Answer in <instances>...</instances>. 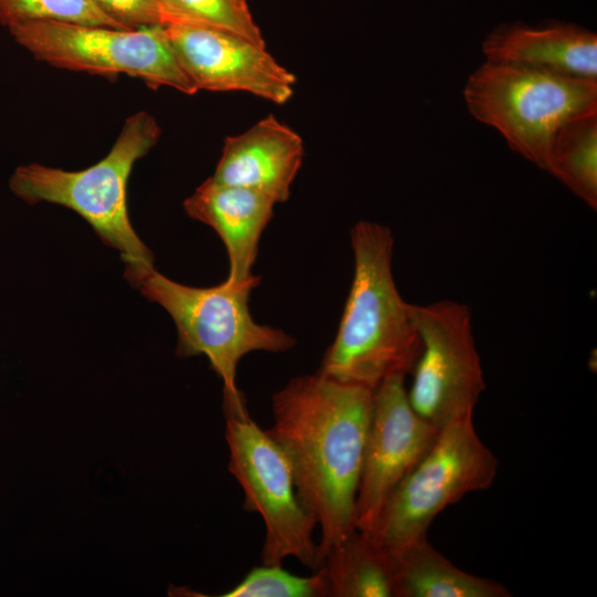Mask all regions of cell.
<instances>
[{
    "mask_svg": "<svg viewBox=\"0 0 597 597\" xmlns=\"http://www.w3.org/2000/svg\"><path fill=\"white\" fill-rule=\"evenodd\" d=\"M374 392L317 371L292 378L272 396L273 425L266 431L285 452L298 499L321 530V563L356 530Z\"/></svg>",
    "mask_w": 597,
    "mask_h": 597,
    "instance_id": "obj_1",
    "label": "cell"
},
{
    "mask_svg": "<svg viewBox=\"0 0 597 597\" xmlns=\"http://www.w3.org/2000/svg\"><path fill=\"white\" fill-rule=\"evenodd\" d=\"M354 276L336 336L320 373L375 390L392 375L411 371L420 352L412 316L392 275L389 228L357 222L350 232Z\"/></svg>",
    "mask_w": 597,
    "mask_h": 597,
    "instance_id": "obj_2",
    "label": "cell"
},
{
    "mask_svg": "<svg viewBox=\"0 0 597 597\" xmlns=\"http://www.w3.org/2000/svg\"><path fill=\"white\" fill-rule=\"evenodd\" d=\"M126 279L148 300L164 307L176 324V352L181 357L205 355L222 381L224 412L247 407L237 386L241 358L252 352L282 353L295 339L282 329L258 324L249 298L260 277L235 283L226 279L209 287L180 284L147 268L125 273Z\"/></svg>",
    "mask_w": 597,
    "mask_h": 597,
    "instance_id": "obj_3",
    "label": "cell"
},
{
    "mask_svg": "<svg viewBox=\"0 0 597 597\" xmlns=\"http://www.w3.org/2000/svg\"><path fill=\"white\" fill-rule=\"evenodd\" d=\"M161 129L149 113L129 116L111 151L95 165L69 171L40 164L15 168L9 186L22 200L64 206L85 219L100 238L116 249L125 272L154 268V255L135 232L126 188L132 168L157 144Z\"/></svg>",
    "mask_w": 597,
    "mask_h": 597,
    "instance_id": "obj_4",
    "label": "cell"
},
{
    "mask_svg": "<svg viewBox=\"0 0 597 597\" xmlns=\"http://www.w3.org/2000/svg\"><path fill=\"white\" fill-rule=\"evenodd\" d=\"M463 97L476 121L545 170L557 130L597 113V80L485 61L469 76Z\"/></svg>",
    "mask_w": 597,
    "mask_h": 597,
    "instance_id": "obj_5",
    "label": "cell"
},
{
    "mask_svg": "<svg viewBox=\"0 0 597 597\" xmlns=\"http://www.w3.org/2000/svg\"><path fill=\"white\" fill-rule=\"evenodd\" d=\"M499 461L472 417L440 429L434 442L395 488L367 533L390 555L427 536L433 519L467 493L493 483Z\"/></svg>",
    "mask_w": 597,
    "mask_h": 597,
    "instance_id": "obj_6",
    "label": "cell"
},
{
    "mask_svg": "<svg viewBox=\"0 0 597 597\" xmlns=\"http://www.w3.org/2000/svg\"><path fill=\"white\" fill-rule=\"evenodd\" d=\"M230 473L240 484L243 509L258 513L265 528L261 561L282 565L294 557L320 568L315 520L302 505L290 461L280 444L250 417L248 408L224 412Z\"/></svg>",
    "mask_w": 597,
    "mask_h": 597,
    "instance_id": "obj_7",
    "label": "cell"
},
{
    "mask_svg": "<svg viewBox=\"0 0 597 597\" xmlns=\"http://www.w3.org/2000/svg\"><path fill=\"white\" fill-rule=\"evenodd\" d=\"M13 39L52 66L91 74H127L157 88L198 91L180 66L164 25L134 30L29 21L8 27Z\"/></svg>",
    "mask_w": 597,
    "mask_h": 597,
    "instance_id": "obj_8",
    "label": "cell"
},
{
    "mask_svg": "<svg viewBox=\"0 0 597 597\" xmlns=\"http://www.w3.org/2000/svg\"><path fill=\"white\" fill-rule=\"evenodd\" d=\"M412 316L420 352L410 371L412 381L407 397L412 409L440 430L472 417L485 389L471 310L465 304L441 300L412 304Z\"/></svg>",
    "mask_w": 597,
    "mask_h": 597,
    "instance_id": "obj_9",
    "label": "cell"
},
{
    "mask_svg": "<svg viewBox=\"0 0 597 597\" xmlns=\"http://www.w3.org/2000/svg\"><path fill=\"white\" fill-rule=\"evenodd\" d=\"M405 375L386 378L374 392L355 501V527L369 533L386 501L434 442L440 430L410 406Z\"/></svg>",
    "mask_w": 597,
    "mask_h": 597,
    "instance_id": "obj_10",
    "label": "cell"
},
{
    "mask_svg": "<svg viewBox=\"0 0 597 597\" xmlns=\"http://www.w3.org/2000/svg\"><path fill=\"white\" fill-rule=\"evenodd\" d=\"M177 60L197 91L248 92L275 104L294 93L295 75L241 35L198 25H164Z\"/></svg>",
    "mask_w": 597,
    "mask_h": 597,
    "instance_id": "obj_11",
    "label": "cell"
},
{
    "mask_svg": "<svg viewBox=\"0 0 597 597\" xmlns=\"http://www.w3.org/2000/svg\"><path fill=\"white\" fill-rule=\"evenodd\" d=\"M302 137L274 115L224 139L213 181L250 189L285 202L302 166Z\"/></svg>",
    "mask_w": 597,
    "mask_h": 597,
    "instance_id": "obj_12",
    "label": "cell"
},
{
    "mask_svg": "<svg viewBox=\"0 0 597 597\" xmlns=\"http://www.w3.org/2000/svg\"><path fill=\"white\" fill-rule=\"evenodd\" d=\"M276 203L268 196L208 178L184 201L186 212L212 228L221 238L229 258L228 280L252 279L261 235L273 217Z\"/></svg>",
    "mask_w": 597,
    "mask_h": 597,
    "instance_id": "obj_13",
    "label": "cell"
},
{
    "mask_svg": "<svg viewBox=\"0 0 597 597\" xmlns=\"http://www.w3.org/2000/svg\"><path fill=\"white\" fill-rule=\"evenodd\" d=\"M486 61L597 80V35L568 23L503 24L482 43Z\"/></svg>",
    "mask_w": 597,
    "mask_h": 597,
    "instance_id": "obj_14",
    "label": "cell"
},
{
    "mask_svg": "<svg viewBox=\"0 0 597 597\" xmlns=\"http://www.w3.org/2000/svg\"><path fill=\"white\" fill-rule=\"evenodd\" d=\"M395 597H510V590L489 578L467 573L440 554L427 536L391 555Z\"/></svg>",
    "mask_w": 597,
    "mask_h": 597,
    "instance_id": "obj_15",
    "label": "cell"
},
{
    "mask_svg": "<svg viewBox=\"0 0 597 597\" xmlns=\"http://www.w3.org/2000/svg\"><path fill=\"white\" fill-rule=\"evenodd\" d=\"M328 597H395L394 558L355 530L323 556Z\"/></svg>",
    "mask_w": 597,
    "mask_h": 597,
    "instance_id": "obj_16",
    "label": "cell"
},
{
    "mask_svg": "<svg viewBox=\"0 0 597 597\" xmlns=\"http://www.w3.org/2000/svg\"><path fill=\"white\" fill-rule=\"evenodd\" d=\"M545 170L597 209V113L569 121L557 130Z\"/></svg>",
    "mask_w": 597,
    "mask_h": 597,
    "instance_id": "obj_17",
    "label": "cell"
},
{
    "mask_svg": "<svg viewBox=\"0 0 597 597\" xmlns=\"http://www.w3.org/2000/svg\"><path fill=\"white\" fill-rule=\"evenodd\" d=\"M161 24H189L241 35L264 45L248 0H156Z\"/></svg>",
    "mask_w": 597,
    "mask_h": 597,
    "instance_id": "obj_18",
    "label": "cell"
},
{
    "mask_svg": "<svg viewBox=\"0 0 597 597\" xmlns=\"http://www.w3.org/2000/svg\"><path fill=\"white\" fill-rule=\"evenodd\" d=\"M29 21H57L126 30L93 0H0L1 24L8 28Z\"/></svg>",
    "mask_w": 597,
    "mask_h": 597,
    "instance_id": "obj_19",
    "label": "cell"
},
{
    "mask_svg": "<svg viewBox=\"0 0 597 597\" xmlns=\"http://www.w3.org/2000/svg\"><path fill=\"white\" fill-rule=\"evenodd\" d=\"M220 597H328V585L322 568L311 576H298L282 565L253 567L242 580Z\"/></svg>",
    "mask_w": 597,
    "mask_h": 597,
    "instance_id": "obj_20",
    "label": "cell"
},
{
    "mask_svg": "<svg viewBox=\"0 0 597 597\" xmlns=\"http://www.w3.org/2000/svg\"><path fill=\"white\" fill-rule=\"evenodd\" d=\"M126 30L163 25L156 0H93Z\"/></svg>",
    "mask_w": 597,
    "mask_h": 597,
    "instance_id": "obj_21",
    "label": "cell"
}]
</instances>
